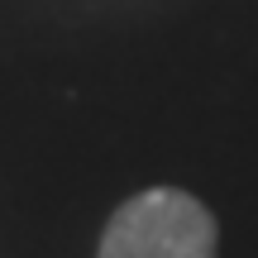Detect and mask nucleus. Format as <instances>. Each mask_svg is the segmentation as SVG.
Returning <instances> with one entry per match:
<instances>
[{"instance_id": "1", "label": "nucleus", "mask_w": 258, "mask_h": 258, "mask_svg": "<svg viewBox=\"0 0 258 258\" xmlns=\"http://www.w3.org/2000/svg\"><path fill=\"white\" fill-rule=\"evenodd\" d=\"M96 258H215V215L177 186H148L110 215Z\"/></svg>"}]
</instances>
